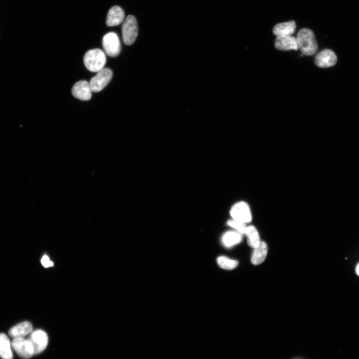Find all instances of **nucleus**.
<instances>
[{
  "mask_svg": "<svg viewBox=\"0 0 359 359\" xmlns=\"http://www.w3.org/2000/svg\"><path fill=\"white\" fill-rule=\"evenodd\" d=\"M297 43L302 55L307 56L314 55L318 51V47L313 32L310 29H301L296 37Z\"/></svg>",
  "mask_w": 359,
  "mask_h": 359,
  "instance_id": "f257e3e1",
  "label": "nucleus"
},
{
  "mask_svg": "<svg viewBox=\"0 0 359 359\" xmlns=\"http://www.w3.org/2000/svg\"><path fill=\"white\" fill-rule=\"evenodd\" d=\"M84 62L88 70L91 72L98 73L104 69L106 63V58L102 50L96 49L87 52Z\"/></svg>",
  "mask_w": 359,
  "mask_h": 359,
  "instance_id": "f03ea898",
  "label": "nucleus"
},
{
  "mask_svg": "<svg viewBox=\"0 0 359 359\" xmlns=\"http://www.w3.org/2000/svg\"><path fill=\"white\" fill-rule=\"evenodd\" d=\"M122 38L124 44L129 46L135 41L138 34V28L136 18L128 16L124 21L122 26Z\"/></svg>",
  "mask_w": 359,
  "mask_h": 359,
  "instance_id": "7ed1b4c3",
  "label": "nucleus"
},
{
  "mask_svg": "<svg viewBox=\"0 0 359 359\" xmlns=\"http://www.w3.org/2000/svg\"><path fill=\"white\" fill-rule=\"evenodd\" d=\"M233 219L241 221L246 224L252 221V213L249 204L245 201L235 203L230 211Z\"/></svg>",
  "mask_w": 359,
  "mask_h": 359,
  "instance_id": "20e7f679",
  "label": "nucleus"
},
{
  "mask_svg": "<svg viewBox=\"0 0 359 359\" xmlns=\"http://www.w3.org/2000/svg\"><path fill=\"white\" fill-rule=\"evenodd\" d=\"M112 76V72L107 68H104L98 72L89 83L92 91L98 92L101 91L111 81Z\"/></svg>",
  "mask_w": 359,
  "mask_h": 359,
  "instance_id": "39448f33",
  "label": "nucleus"
},
{
  "mask_svg": "<svg viewBox=\"0 0 359 359\" xmlns=\"http://www.w3.org/2000/svg\"><path fill=\"white\" fill-rule=\"evenodd\" d=\"M102 45L105 52L110 57H115L120 53V41L118 35L114 32L107 33L103 37Z\"/></svg>",
  "mask_w": 359,
  "mask_h": 359,
  "instance_id": "423d86ee",
  "label": "nucleus"
},
{
  "mask_svg": "<svg viewBox=\"0 0 359 359\" xmlns=\"http://www.w3.org/2000/svg\"><path fill=\"white\" fill-rule=\"evenodd\" d=\"M12 347L24 359H29L34 355L33 346L29 339L24 338H14Z\"/></svg>",
  "mask_w": 359,
  "mask_h": 359,
  "instance_id": "0eeeda50",
  "label": "nucleus"
},
{
  "mask_svg": "<svg viewBox=\"0 0 359 359\" xmlns=\"http://www.w3.org/2000/svg\"><path fill=\"white\" fill-rule=\"evenodd\" d=\"M29 340L33 346L34 355L39 354L44 351L48 344V335L41 330L32 332Z\"/></svg>",
  "mask_w": 359,
  "mask_h": 359,
  "instance_id": "6e6552de",
  "label": "nucleus"
},
{
  "mask_svg": "<svg viewBox=\"0 0 359 359\" xmlns=\"http://www.w3.org/2000/svg\"><path fill=\"white\" fill-rule=\"evenodd\" d=\"M337 57L331 50L325 49L319 52L315 59V64L320 68H327L335 66Z\"/></svg>",
  "mask_w": 359,
  "mask_h": 359,
  "instance_id": "1a4fd4ad",
  "label": "nucleus"
},
{
  "mask_svg": "<svg viewBox=\"0 0 359 359\" xmlns=\"http://www.w3.org/2000/svg\"><path fill=\"white\" fill-rule=\"evenodd\" d=\"M92 92L90 83L86 81H81L76 83L72 90L74 97L80 100L85 101L91 99Z\"/></svg>",
  "mask_w": 359,
  "mask_h": 359,
  "instance_id": "9d476101",
  "label": "nucleus"
},
{
  "mask_svg": "<svg viewBox=\"0 0 359 359\" xmlns=\"http://www.w3.org/2000/svg\"><path fill=\"white\" fill-rule=\"evenodd\" d=\"M275 47L280 51L298 50L296 38L292 36H277L275 41Z\"/></svg>",
  "mask_w": 359,
  "mask_h": 359,
  "instance_id": "9b49d317",
  "label": "nucleus"
},
{
  "mask_svg": "<svg viewBox=\"0 0 359 359\" xmlns=\"http://www.w3.org/2000/svg\"><path fill=\"white\" fill-rule=\"evenodd\" d=\"M124 17L125 13L123 9L117 6H113L108 13L106 25L108 27L118 26L123 22Z\"/></svg>",
  "mask_w": 359,
  "mask_h": 359,
  "instance_id": "f8f14e48",
  "label": "nucleus"
},
{
  "mask_svg": "<svg viewBox=\"0 0 359 359\" xmlns=\"http://www.w3.org/2000/svg\"><path fill=\"white\" fill-rule=\"evenodd\" d=\"M33 330L31 323L28 321L23 322L12 327L9 332L10 336L14 338H24Z\"/></svg>",
  "mask_w": 359,
  "mask_h": 359,
  "instance_id": "ddd939ff",
  "label": "nucleus"
},
{
  "mask_svg": "<svg viewBox=\"0 0 359 359\" xmlns=\"http://www.w3.org/2000/svg\"><path fill=\"white\" fill-rule=\"evenodd\" d=\"M12 348V343L7 336L0 333V357L2 359H13Z\"/></svg>",
  "mask_w": 359,
  "mask_h": 359,
  "instance_id": "4468645a",
  "label": "nucleus"
},
{
  "mask_svg": "<svg viewBox=\"0 0 359 359\" xmlns=\"http://www.w3.org/2000/svg\"><path fill=\"white\" fill-rule=\"evenodd\" d=\"M296 23L294 21L278 24L273 29V33L276 36H292L296 30Z\"/></svg>",
  "mask_w": 359,
  "mask_h": 359,
  "instance_id": "2eb2a0df",
  "label": "nucleus"
},
{
  "mask_svg": "<svg viewBox=\"0 0 359 359\" xmlns=\"http://www.w3.org/2000/svg\"><path fill=\"white\" fill-rule=\"evenodd\" d=\"M268 251V248L265 242H261L260 245L254 249L252 257V263L257 266L263 263L266 260Z\"/></svg>",
  "mask_w": 359,
  "mask_h": 359,
  "instance_id": "dca6fc26",
  "label": "nucleus"
},
{
  "mask_svg": "<svg viewBox=\"0 0 359 359\" xmlns=\"http://www.w3.org/2000/svg\"><path fill=\"white\" fill-rule=\"evenodd\" d=\"M242 235L243 234L238 232H228L222 237V244L227 248L232 247L242 242Z\"/></svg>",
  "mask_w": 359,
  "mask_h": 359,
  "instance_id": "f3484780",
  "label": "nucleus"
},
{
  "mask_svg": "<svg viewBox=\"0 0 359 359\" xmlns=\"http://www.w3.org/2000/svg\"><path fill=\"white\" fill-rule=\"evenodd\" d=\"M245 235L247 236L248 245L251 248H257L261 242L259 232L254 226L247 227Z\"/></svg>",
  "mask_w": 359,
  "mask_h": 359,
  "instance_id": "a211bd4d",
  "label": "nucleus"
},
{
  "mask_svg": "<svg viewBox=\"0 0 359 359\" xmlns=\"http://www.w3.org/2000/svg\"><path fill=\"white\" fill-rule=\"evenodd\" d=\"M217 263L221 269L228 270L236 269L239 265L238 261L223 256L218 258Z\"/></svg>",
  "mask_w": 359,
  "mask_h": 359,
  "instance_id": "6ab92c4d",
  "label": "nucleus"
},
{
  "mask_svg": "<svg viewBox=\"0 0 359 359\" xmlns=\"http://www.w3.org/2000/svg\"><path fill=\"white\" fill-rule=\"evenodd\" d=\"M227 224L230 227L235 229L237 232L242 234H245V232L247 228L246 224L241 221L231 219L228 221Z\"/></svg>",
  "mask_w": 359,
  "mask_h": 359,
  "instance_id": "aec40b11",
  "label": "nucleus"
},
{
  "mask_svg": "<svg viewBox=\"0 0 359 359\" xmlns=\"http://www.w3.org/2000/svg\"><path fill=\"white\" fill-rule=\"evenodd\" d=\"M41 263L46 268L53 267L54 265L53 263L50 261L49 258L47 256H44L42 258L41 260Z\"/></svg>",
  "mask_w": 359,
  "mask_h": 359,
  "instance_id": "412c9836",
  "label": "nucleus"
},
{
  "mask_svg": "<svg viewBox=\"0 0 359 359\" xmlns=\"http://www.w3.org/2000/svg\"><path fill=\"white\" fill-rule=\"evenodd\" d=\"M356 272L358 275H359V264H358V266L357 267L356 269Z\"/></svg>",
  "mask_w": 359,
  "mask_h": 359,
  "instance_id": "4be33fe9",
  "label": "nucleus"
}]
</instances>
